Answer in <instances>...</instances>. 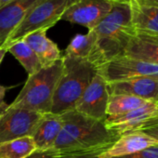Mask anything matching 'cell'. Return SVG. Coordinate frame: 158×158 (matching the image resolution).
Segmentation results:
<instances>
[{
	"label": "cell",
	"instance_id": "obj_1",
	"mask_svg": "<svg viewBox=\"0 0 158 158\" xmlns=\"http://www.w3.org/2000/svg\"><path fill=\"white\" fill-rule=\"evenodd\" d=\"M62 128L54 144V148L61 153L110 148L119 138L107 129L103 121L82 114L74 110L60 114Z\"/></svg>",
	"mask_w": 158,
	"mask_h": 158
},
{
	"label": "cell",
	"instance_id": "obj_2",
	"mask_svg": "<svg viewBox=\"0 0 158 158\" xmlns=\"http://www.w3.org/2000/svg\"><path fill=\"white\" fill-rule=\"evenodd\" d=\"M96 35L95 65L97 68L122 56L128 43L137 36L131 21L130 5L117 3L93 29Z\"/></svg>",
	"mask_w": 158,
	"mask_h": 158
},
{
	"label": "cell",
	"instance_id": "obj_3",
	"mask_svg": "<svg viewBox=\"0 0 158 158\" xmlns=\"http://www.w3.org/2000/svg\"><path fill=\"white\" fill-rule=\"evenodd\" d=\"M62 61V72L55 89L50 112L55 114L73 110L98 72V68L86 60L64 55Z\"/></svg>",
	"mask_w": 158,
	"mask_h": 158
},
{
	"label": "cell",
	"instance_id": "obj_4",
	"mask_svg": "<svg viewBox=\"0 0 158 158\" xmlns=\"http://www.w3.org/2000/svg\"><path fill=\"white\" fill-rule=\"evenodd\" d=\"M62 67L61 58L54 63L43 67L37 73L29 75L23 89L10 106L28 109L41 114L50 113L55 89L61 74Z\"/></svg>",
	"mask_w": 158,
	"mask_h": 158
},
{
	"label": "cell",
	"instance_id": "obj_5",
	"mask_svg": "<svg viewBox=\"0 0 158 158\" xmlns=\"http://www.w3.org/2000/svg\"><path fill=\"white\" fill-rule=\"evenodd\" d=\"M75 0H44L15 29L4 46L21 40L35 31H48L61 19L68 7Z\"/></svg>",
	"mask_w": 158,
	"mask_h": 158
},
{
	"label": "cell",
	"instance_id": "obj_6",
	"mask_svg": "<svg viewBox=\"0 0 158 158\" xmlns=\"http://www.w3.org/2000/svg\"><path fill=\"white\" fill-rule=\"evenodd\" d=\"M43 114L8 105L0 114V144L26 136L32 137Z\"/></svg>",
	"mask_w": 158,
	"mask_h": 158
},
{
	"label": "cell",
	"instance_id": "obj_7",
	"mask_svg": "<svg viewBox=\"0 0 158 158\" xmlns=\"http://www.w3.org/2000/svg\"><path fill=\"white\" fill-rule=\"evenodd\" d=\"M104 125L118 137L133 131H145L158 125V101H151L143 106L117 116H107Z\"/></svg>",
	"mask_w": 158,
	"mask_h": 158
},
{
	"label": "cell",
	"instance_id": "obj_8",
	"mask_svg": "<svg viewBox=\"0 0 158 158\" xmlns=\"http://www.w3.org/2000/svg\"><path fill=\"white\" fill-rule=\"evenodd\" d=\"M98 73L107 83H113L139 76L158 75V65L122 55L100 66Z\"/></svg>",
	"mask_w": 158,
	"mask_h": 158
},
{
	"label": "cell",
	"instance_id": "obj_9",
	"mask_svg": "<svg viewBox=\"0 0 158 158\" xmlns=\"http://www.w3.org/2000/svg\"><path fill=\"white\" fill-rule=\"evenodd\" d=\"M117 4L113 0H75L60 20L93 30Z\"/></svg>",
	"mask_w": 158,
	"mask_h": 158
},
{
	"label": "cell",
	"instance_id": "obj_10",
	"mask_svg": "<svg viewBox=\"0 0 158 158\" xmlns=\"http://www.w3.org/2000/svg\"><path fill=\"white\" fill-rule=\"evenodd\" d=\"M110 97L108 83L97 72L73 110L100 121L107 118V105Z\"/></svg>",
	"mask_w": 158,
	"mask_h": 158
},
{
	"label": "cell",
	"instance_id": "obj_11",
	"mask_svg": "<svg viewBox=\"0 0 158 158\" xmlns=\"http://www.w3.org/2000/svg\"><path fill=\"white\" fill-rule=\"evenodd\" d=\"M44 0H15L0 8V47L4 46L15 29Z\"/></svg>",
	"mask_w": 158,
	"mask_h": 158
},
{
	"label": "cell",
	"instance_id": "obj_12",
	"mask_svg": "<svg viewBox=\"0 0 158 158\" xmlns=\"http://www.w3.org/2000/svg\"><path fill=\"white\" fill-rule=\"evenodd\" d=\"M155 145H158V139L143 131L127 132L121 135L109 149L102 152L100 158H118Z\"/></svg>",
	"mask_w": 158,
	"mask_h": 158
},
{
	"label": "cell",
	"instance_id": "obj_13",
	"mask_svg": "<svg viewBox=\"0 0 158 158\" xmlns=\"http://www.w3.org/2000/svg\"><path fill=\"white\" fill-rule=\"evenodd\" d=\"M110 94H127L147 101H157L158 75L139 76L124 81L108 83Z\"/></svg>",
	"mask_w": 158,
	"mask_h": 158
},
{
	"label": "cell",
	"instance_id": "obj_14",
	"mask_svg": "<svg viewBox=\"0 0 158 158\" xmlns=\"http://www.w3.org/2000/svg\"><path fill=\"white\" fill-rule=\"evenodd\" d=\"M131 21L137 35L158 36V7L141 6L130 1Z\"/></svg>",
	"mask_w": 158,
	"mask_h": 158
},
{
	"label": "cell",
	"instance_id": "obj_15",
	"mask_svg": "<svg viewBox=\"0 0 158 158\" xmlns=\"http://www.w3.org/2000/svg\"><path fill=\"white\" fill-rule=\"evenodd\" d=\"M62 128L60 114L46 113L42 115L33 134L36 150L54 148V144Z\"/></svg>",
	"mask_w": 158,
	"mask_h": 158
},
{
	"label": "cell",
	"instance_id": "obj_16",
	"mask_svg": "<svg viewBox=\"0 0 158 158\" xmlns=\"http://www.w3.org/2000/svg\"><path fill=\"white\" fill-rule=\"evenodd\" d=\"M23 40L34 50L43 67L48 66L62 58L57 44L47 36L46 30H37L30 33Z\"/></svg>",
	"mask_w": 158,
	"mask_h": 158
},
{
	"label": "cell",
	"instance_id": "obj_17",
	"mask_svg": "<svg viewBox=\"0 0 158 158\" xmlns=\"http://www.w3.org/2000/svg\"><path fill=\"white\" fill-rule=\"evenodd\" d=\"M65 56L90 61L95 65L96 35L90 30L86 35H76L65 49ZM96 66V65H95ZM97 67V66H96Z\"/></svg>",
	"mask_w": 158,
	"mask_h": 158
},
{
	"label": "cell",
	"instance_id": "obj_18",
	"mask_svg": "<svg viewBox=\"0 0 158 158\" xmlns=\"http://www.w3.org/2000/svg\"><path fill=\"white\" fill-rule=\"evenodd\" d=\"M4 47H6L7 50L19 60L29 75L37 73L43 68V65L36 54L23 39Z\"/></svg>",
	"mask_w": 158,
	"mask_h": 158
},
{
	"label": "cell",
	"instance_id": "obj_19",
	"mask_svg": "<svg viewBox=\"0 0 158 158\" xmlns=\"http://www.w3.org/2000/svg\"><path fill=\"white\" fill-rule=\"evenodd\" d=\"M123 55L158 65V44L136 36L128 43Z\"/></svg>",
	"mask_w": 158,
	"mask_h": 158
},
{
	"label": "cell",
	"instance_id": "obj_20",
	"mask_svg": "<svg viewBox=\"0 0 158 158\" xmlns=\"http://www.w3.org/2000/svg\"><path fill=\"white\" fill-rule=\"evenodd\" d=\"M151 101L127 94H110L107 105V116H117L143 106Z\"/></svg>",
	"mask_w": 158,
	"mask_h": 158
},
{
	"label": "cell",
	"instance_id": "obj_21",
	"mask_svg": "<svg viewBox=\"0 0 158 158\" xmlns=\"http://www.w3.org/2000/svg\"><path fill=\"white\" fill-rule=\"evenodd\" d=\"M35 151L33 137L26 136L0 144V158H27Z\"/></svg>",
	"mask_w": 158,
	"mask_h": 158
},
{
	"label": "cell",
	"instance_id": "obj_22",
	"mask_svg": "<svg viewBox=\"0 0 158 158\" xmlns=\"http://www.w3.org/2000/svg\"><path fill=\"white\" fill-rule=\"evenodd\" d=\"M106 150L107 148H98L63 152L61 153L60 158H100V154Z\"/></svg>",
	"mask_w": 158,
	"mask_h": 158
},
{
	"label": "cell",
	"instance_id": "obj_23",
	"mask_svg": "<svg viewBox=\"0 0 158 158\" xmlns=\"http://www.w3.org/2000/svg\"><path fill=\"white\" fill-rule=\"evenodd\" d=\"M118 158H158V145L152 146L135 153Z\"/></svg>",
	"mask_w": 158,
	"mask_h": 158
},
{
	"label": "cell",
	"instance_id": "obj_24",
	"mask_svg": "<svg viewBox=\"0 0 158 158\" xmlns=\"http://www.w3.org/2000/svg\"><path fill=\"white\" fill-rule=\"evenodd\" d=\"M61 152L55 148L47 150H36L27 158H60Z\"/></svg>",
	"mask_w": 158,
	"mask_h": 158
},
{
	"label": "cell",
	"instance_id": "obj_25",
	"mask_svg": "<svg viewBox=\"0 0 158 158\" xmlns=\"http://www.w3.org/2000/svg\"><path fill=\"white\" fill-rule=\"evenodd\" d=\"M8 89H9V88L0 85V110L4 109L8 106V104H6L4 102V98H5V95H6V92Z\"/></svg>",
	"mask_w": 158,
	"mask_h": 158
},
{
	"label": "cell",
	"instance_id": "obj_26",
	"mask_svg": "<svg viewBox=\"0 0 158 158\" xmlns=\"http://www.w3.org/2000/svg\"><path fill=\"white\" fill-rule=\"evenodd\" d=\"M131 1L141 6H153L158 7V0H131Z\"/></svg>",
	"mask_w": 158,
	"mask_h": 158
},
{
	"label": "cell",
	"instance_id": "obj_27",
	"mask_svg": "<svg viewBox=\"0 0 158 158\" xmlns=\"http://www.w3.org/2000/svg\"><path fill=\"white\" fill-rule=\"evenodd\" d=\"M143 132H145L148 135H150V136H152V137L158 139V125L153 127H151V128H149V129H147V130H145Z\"/></svg>",
	"mask_w": 158,
	"mask_h": 158
},
{
	"label": "cell",
	"instance_id": "obj_28",
	"mask_svg": "<svg viewBox=\"0 0 158 158\" xmlns=\"http://www.w3.org/2000/svg\"><path fill=\"white\" fill-rule=\"evenodd\" d=\"M7 52H8V50H7L6 47H4V46L0 47V64H1V62H2V60H3V59H4Z\"/></svg>",
	"mask_w": 158,
	"mask_h": 158
},
{
	"label": "cell",
	"instance_id": "obj_29",
	"mask_svg": "<svg viewBox=\"0 0 158 158\" xmlns=\"http://www.w3.org/2000/svg\"><path fill=\"white\" fill-rule=\"evenodd\" d=\"M13 1H15V0H0V8H2V7L11 3Z\"/></svg>",
	"mask_w": 158,
	"mask_h": 158
},
{
	"label": "cell",
	"instance_id": "obj_30",
	"mask_svg": "<svg viewBox=\"0 0 158 158\" xmlns=\"http://www.w3.org/2000/svg\"><path fill=\"white\" fill-rule=\"evenodd\" d=\"M137 36H139V37H142V38H145V39H148L150 41H152L154 43H157L158 44V36H155V37H147V36H140V35H137Z\"/></svg>",
	"mask_w": 158,
	"mask_h": 158
},
{
	"label": "cell",
	"instance_id": "obj_31",
	"mask_svg": "<svg viewBox=\"0 0 158 158\" xmlns=\"http://www.w3.org/2000/svg\"><path fill=\"white\" fill-rule=\"evenodd\" d=\"M115 3H126V4H130L131 0H113Z\"/></svg>",
	"mask_w": 158,
	"mask_h": 158
},
{
	"label": "cell",
	"instance_id": "obj_32",
	"mask_svg": "<svg viewBox=\"0 0 158 158\" xmlns=\"http://www.w3.org/2000/svg\"><path fill=\"white\" fill-rule=\"evenodd\" d=\"M1 111H2V110H0V113H1Z\"/></svg>",
	"mask_w": 158,
	"mask_h": 158
},
{
	"label": "cell",
	"instance_id": "obj_33",
	"mask_svg": "<svg viewBox=\"0 0 158 158\" xmlns=\"http://www.w3.org/2000/svg\"><path fill=\"white\" fill-rule=\"evenodd\" d=\"M157 101H158V96H157Z\"/></svg>",
	"mask_w": 158,
	"mask_h": 158
},
{
	"label": "cell",
	"instance_id": "obj_34",
	"mask_svg": "<svg viewBox=\"0 0 158 158\" xmlns=\"http://www.w3.org/2000/svg\"><path fill=\"white\" fill-rule=\"evenodd\" d=\"M0 114H1V113H0Z\"/></svg>",
	"mask_w": 158,
	"mask_h": 158
}]
</instances>
